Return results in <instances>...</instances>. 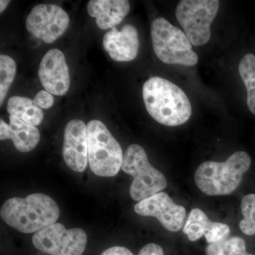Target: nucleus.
I'll list each match as a JSON object with an SVG mask.
<instances>
[{
    "label": "nucleus",
    "mask_w": 255,
    "mask_h": 255,
    "mask_svg": "<svg viewBox=\"0 0 255 255\" xmlns=\"http://www.w3.org/2000/svg\"><path fill=\"white\" fill-rule=\"evenodd\" d=\"M134 210L140 216L155 218L170 232L182 229L187 215L185 208L176 204L168 194L162 191L139 201Z\"/></svg>",
    "instance_id": "obj_10"
},
{
    "label": "nucleus",
    "mask_w": 255,
    "mask_h": 255,
    "mask_svg": "<svg viewBox=\"0 0 255 255\" xmlns=\"http://www.w3.org/2000/svg\"><path fill=\"white\" fill-rule=\"evenodd\" d=\"M8 113L10 116L17 117L26 123L36 127L43 120V112L35 105L33 101L26 97L14 96L10 97L7 104Z\"/></svg>",
    "instance_id": "obj_17"
},
{
    "label": "nucleus",
    "mask_w": 255,
    "mask_h": 255,
    "mask_svg": "<svg viewBox=\"0 0 255 255\" xmlns=\"http://www.w3.org/2000/svg\"><path fill=\"white\" fill-rule=\"evenodd\" d=\"M6 224L23 233L38 232L54 224L60 216L58 204L50 196L33 194L26 198H11L0 211Z\"/></svg>",
    "instance_id": "obj_2"
},
{
    "label": "nucleus",
    "mask_w": 255,
    "mask_h": 255,
    "mask_svg": "<svg viewBox=\"0 0 255 255\" xmlns=\"http://www.w3.org/2000/svg\"><path fill=\"white\" fill-rule=\"evenodd\" d=\"M142 97L150 117L162 125L177 127L190 118L192 109L185 92L166 79H148L143 85Z\"/></svg>",
    "instance_id": "obj_1"
},
{
    "label": "nucleus",
    "mask_w": 255,
    "mask_h": 255,
    "mask_svg": "<svg viewBox=\"0 0 255 255\" xmlns=\"http://www.w3.org/2000/svg\"><path fill=\"white\" fill-rule=\"evenodd\" d=\"M138 255H164V252L158 245L150 243L142 248Z\"/></svg>",
    "instance_id": "obj_23"
},
{
    "label": "nucleus",
    "mask_w": 255,
    "mask_h": 255,
    "mask_svg": "<svg viewBox=\"0 0 255 255\" xmlns=\"http://www.w3.org/2000/svg\"><path fill=\"white\" fill-rule=\"evenodd\" d=\"M87 128L88 161L92 172L100 177L117 175L124 159L120 144L100 121H91Z\"/></svg>",
    "instance_id": "obj_4"
},
{
    "label": "nucleus",
    "mask_w": 255,
    "mask_h": 255,
    "mask_svg": "<svg viewBox=\"0 0 255 255\" xmlns=\"http://www.w3.org/2000/svg\"><path fill=\"white\" fill-rule=\"evenodd\" d=\"M154 51L164 63L194 66L199 58L184 32L164 18H155L151 24Z\"/></svg>",
    "instance_id": "obj_5"
},
{
    "label": "nucleus",
    "mask_w": 255,
    "mask_h": 255,
    "mask_svg": "<svg viewBox=\"0 0 255 255\" xmlns=\"http://www.w3.org/2000/svg\"><path fill=\"white\" fill-rule=\"evenodd\" d=\"M38 251L50 255H82L86 248V233L80 228L68 230L54 223L36 232L32 238Z\"/></svg>",
    "instance_id": "obj_8"
},
{
    "label": "nucleus",
    "mask_w": 255,
    "mask_h": 255,
    "mask_svg": "<svg viewBox=\"0 0 255 255\" xmlns=\"http://www.w3.org/2000/svg\"><path fill=\"white\" fill-rule=\"evenodd\" d=\"M16 65L9 55H0V105H2L16 75Z\"/></svg>",
    "instance_id": "obj_20"
},
{
    "label": "nucleus",
    "mask_w": 255,
    "mask_h": 255,
    "mask_svg": "<svg viewBox=\"0 0 255 255\" xmlns=\"http://www.w3.org/2000/svg\"><path fill=\"white\" fill-rule=\"evenodd\" d=\"M251 165V156L244 151L234 152L225 162L206 161L196 169V186L206 195H229L239 187Z\"/></svg>",
    "instance_id": "obj_3"
},
{
    "label": "nucleus",
    "mask_w": 255,
    "mask_h": 255,
    "mask_svg": "<svg viewBox=\"0 0 255 255\" xmlns=\"http://www.w3.org/2000/svg\"><path fill=\"white\" fill-rule=\"evenodd\" d=\"M33 101L37 107L43 110H48L50 107H53L54 104V98L53 95L45 90L38 92Z\"/></svg>",
    "instance_id": "obj_22"
},
{
    "label": "nucleus",
    "mask_w": 255,
    "mask_h": 255,
    "mask_svg": "<svg viewBox=\"0 0 255 255\" xmlns=\"http://www.w3.org/2000/svg\"><path fill=\"white\" fill-rule=\"evenodd\" d=\"M10 1L8 0H1L0 1V12L2 13L6 9V6L9 5Z\"/></svg>",
    "instance_id": "obj_25"
},
{
    "label": "nucleus",
    "mask_w": 255,
    "mask_h": 255,
    "mask_svg": "<svg viewBox=\"0 0 255 255\" xmlns=\"http://www.w3.org/2000/svg\"><path fill=\"white\" fill-rule=\"evenodd\" d=\"M206 255H254L246 251V242L243 238L233 236L209 244Z\"/></svg>",
    "instance_id": "obj_19"
},
{
    "label": "nucleus",
    "mask_w": 255,
    "mask_h": 255,
    "mask_svg": "<svg viewBox=\"0 0 255 255\" xmlns=\"http://www.w3.org/2000/svg\"><path fill=\"white\" fill-rule=\"evenodd\" d=\"M241 211L243 216L240 222L242 232L247 236L255 235V194L245 196L241 201Z\"/></svg>",
    "instance_id": "obj_21"
},
{
    "label": "nucleus",
    "mask_w": 255,
    "mask_h": 255,
    "mask_svg": "<svg viewBox=\"0 0 255 255\" xmlns=\"http://www.w3.org/2000/svg\"><path fill=\"white\" fill-rule=\"evenodd\" d=\"M40 137L39 130L36 127L17 117L10 116L9 125L2 119L0 120V139H11L15 147L20 152L33 150L38 145Z\"/></svg>",
    "instance_id": "obj_15"
},
{
    "label": "nucleus",
    "mask_w": 255,
    "mask_h": 255,
    "mask_svg": "<svg viewBox=\"0 0 255 255\" xmlns=\"http://www.w3.org/2000/svg\"><path fill=\"white\" fill-rule=\"evenodd\" d=\"M68 14L58 5L41 4L32 9L26 21L28 31L46 43L56 41L66 31Z\"/></svg>",
    "instance_id": "obj_9"
},
{
    "label": "nucleus",
    "mask_w": 255,
    "mask_h": 255,
    "mask_svg": "<svg viewBox=\"0 0 255 255\" xmlns=\"http://www.w3.org/2000/svg\"><path fill=\"white\" fill-rule=\"evenodd\" d=\"M63 158L72 170L82 172L86 169L88 160L87 128L82 121H70L65 128Z\"/></svg>",
    "instance_id": "obj_12"
},
{
    "label": "nucleus",
    "mask_w": 255,
    "mask_h": 255,
    "mask_svg": "<svg viewBox=\"0 0 255 255\" xmlns=\"http://www.w3.org/2000/svg\"><path fill=\"white\" fill-rule=\"evenodd\" d=\"M102 255H133L131 252L124 247H113L104 252Z\"/></svg>",
    "instance_id": "obj_24"
},
{
    "label": "nucleus",
    "mask_w": 255,
    "mask_h": 255,
    "mask_svg": "<svg viewBox=\"0 0 255 255\" xmlns=\"http://www.w3.org/2000/svg\"><path fill=\"white\" fill-rule=\"evenodd\" d=\"M122 169L133 177L130 187L132 200L141 201L161 192L167 187L164 174L151 165L143 147L137 144L128 147Z\"/></svg>",
    "instance_id": "obj_6"
},
{
    "label": "nucleus",
    "mask_w": 255,
    "mask_h": 255,
    "mask_svg": "<svg viewBox=\"0 0 255 255\" xmlns=\"http://www.w3.org/2000/svg\"><path fill=\"white\" fill-rule=\"evenodd\" d=\"M218 0H182L176 7V17L191 45L201 46L209 41L211 25L217 15Z\"/></svg>",
    "instance_id": "obj_7"
},
{
    "label": "nucleus",
    "mask_w": 255,
    "mask_h": 255,
    "mask_svg": "<svg viewBox=\"0 0 255 255\" xmlns=\"http://www.w3.org/2000/svg\"><path fill=\"white\" fill-rule=\"evenodd\" d=\"M38 76L46 91L63 96L70 88L69 69L63 52L57 48L48 50L42 58Z\"/></svg>",
    "instance_id": "obj_11"
},
{
    "label": "nucleus",
    "mask_w": 255,
    "mask_h": 255,
    "mask_svg": "<svg viewBox=\"0 0 255 255\" xmlns=\"http://www.w3.org/2000/svg\"><path fill=\"white\" fill-rule=\"evenodd\" d=\"M130 11L127 0H91L87 4L90 16L96 18L97 26L102 30L116 27Z\"/></svg>",
    "instance_id": "obj_16"
},
{
    "label": "nucleus",
    "mask_w": 255,
    "mask_h": 255,
    "mask_svg": "<svg viewBox=\"0 0 255 255\" xmlns=\"http://www.w3.org/2000/svg\"><path fill=\"white\" fill-rule=\"evenodd\" d=\"M183 233L190 241H196L204 236L209 244L228 238L231 228L225 223L213 222L200 209H194L189 213Z\"/></svg>",
    "instance_id": "obj_14"
},
{
    "label": "nucleus",
    "mask_w": 255,
    "mask_h": 255,
    "mask_svg": "<svg viewBox=\"0 0 255 255\" xmlns=\"http://www.w3.org/2000/svg\"><path fill=\"white\" fill-rule=\"evenodd\" d=\"M103 45L115 61H131L136 58L140 46L137 29L132 24L125 25L121 31L112 28L104 36Z\"/></svg>",
    "instance_id": "obj_13"
},
{
    "label": "nucleus",
    "mask_w": 255,
    "mask_h": 255,
    "mask_svg": "<svg viewBox=\"0 0 255 255\" xmlns=\"http://www.w3.org/2000/svg\"><path fill=\"white\" fill-rule=\"evenodd\" d=\"M239 73L246 87L247 104L250 111L255 115V55L246 54L239 64Z\"/></svg>",
    "instance_id": "obj_18"
}]
</instances>
